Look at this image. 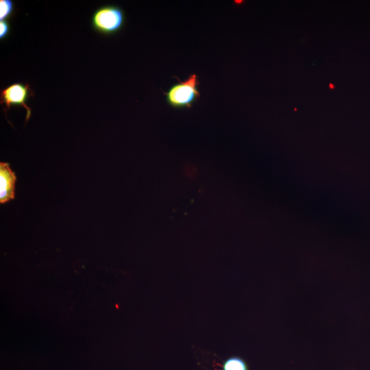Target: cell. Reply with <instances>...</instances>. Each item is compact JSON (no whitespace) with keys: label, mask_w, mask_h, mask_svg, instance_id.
<instances>
[{"label":"cell","mask_w":370,"mask_h":370,"mask_svg":"<svg viewBox=\"0 0 370 370\" xmlns=\"http://www.w3.org/2000/svg\"><path fill=\"white\" fill-rule=\"evenodd\" d=\"M10 24L8 21H0V39H5L10 34Z\"/></svg>","instance_id":"obj_8"},{"label":"cell","mask_w":370,"mask_h":370,"mask_svg":"<svg viewBox=\"0 0 370 370\" xmlns=\"http://www.w3.org/2000/svg\"><path fill=\"white\" fill-rule=\"evenodd\" d=\"M16 176L5 162L0 163V202L4 204L14 199Z\"/></svg>","instance_id":"obj_4"},{"label":"cell","mask_w":370,"mask_h":370,"mask_svg":"<svg viewBox=\"0 0 370 370\" xmlns=\"http://www.w3.org/2000/svg\"><path fill=\"white\" fill-rule=\"evenodd\" d=\"M199 82L196 74H192L184 82H179L165 92L169 106L175 108H190L200 97Z\"/></svg>","instance_id":"obj_2"},{"label":"cell","mask_w":370,"mask_h":370,"mask_svg":"<svg viewBox=\"0 0 370 370\" xmlns=\"http://www.w3.org/2000/svg\"><path fill=\"white\" fill-rule=\"evenodd\" d=\"M14 5L12 0H0V21H8L14 14Z\"/></svg>","instance_id":"obj_7"},{"label":"cell","mask_w":370,"mask_h":370,"mask_svg":"<svg viewBox=\"0 0 370 370\" xmlns=\"http://www.w3.org/2000/svg\"><path fill=\"white\" fill-rule=\"evenodd\" d=\"M200 196L201 190L199 188L189 191L174 206L171 218L173 220H176L185 215L194 206Z\"/></svg>","instance_id":"obj_5"},{"label":"cell","mask_w":370,"mask_h":370,"mask_svg":"<svg viewBox=\"0 0 370 370\" xmlns=\"http://www.w3.org/2000/svg\"><path fill=\"white\" fill-rule=\"evenodd\" d=\"M125 16L123 10L116 5H104L98 8L91 17V26L99 34L112 35L123 27Z\"/></svg>","instance_id":"obj_1"},{"label":"cell","mask_w":370,"mask_h":370,"mask_svg":"<svg viewBox=\"0 0 370 370\" xmlns=\"http://www.w3.org/2000/svg\"><path fill=\"white\" fill-rule=\"evenodd\" d=\"M222 370H249L247 362L241 357L232 356L222 364Z\"/></svg>","instance_id":"obj_6"},{"label":"cell","mask_w":370,"mask_h":370,"mask_svg":"<svg viewBox=\"0 0 370 370\" xmlns=\"http://www.w3.org/2000/svg\"><path fill=\"white\" fill-rule=\"evenodd\" d=\"M330 86L331 88H334V86H332V84H330Z\"/></svg>","instance_id":"obj_9"},{"label":"cell","mask_w":370,"mask_h":370,"mask_svg":"<svg viewBox=\"0 0 370 370\" xmlns=\"http://www.w3.org/2000/svg\"><path fill=\"white\" fill-rule=\"evenodd\" d=\"M34 95V93L27 83H14L1 89L0 103L1 104L5 105L3 110L5 116L12 106H22L27 111L25 118L26 123L32 115V110L27 105L26 102L30 97Z\"/></svg>","instance_id":"obj_3"}]
</instances>
